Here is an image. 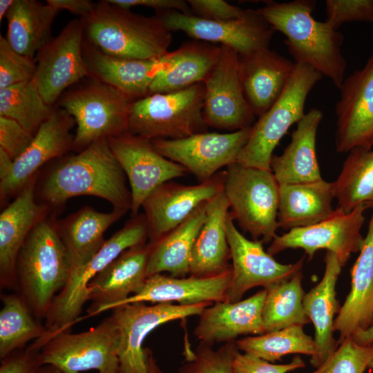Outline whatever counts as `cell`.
I'll return each instance as SVG.
<instances>
[{"mask_svg":"<svg viewBox=\"0 0 373 373\" xmlns=\"http://www.w3.org/2000/svg\"><path fill=\"white\" fill-rule=\"evenodd\" d=\"M127 181L108 140H100L75 155L57 160L38 178L35 197L52 215L68 200L79 195L104 199L113 209L127 212L132 202Z\"/></svg>","mask_w":373,"mask_h":373,"instance_id":"cell-1","label":"cell"},{"mask_svg":"<svg viewBox=\"0 0 373 373\" xmlns=\"http://www.w3.org/2000/svg\"><path fill=\"white\" fill-rule=\"evenodd\" d=\"M315 5L312 0L268 1L256 10L275 31L285 36V44L295 63L309 66L340 88L346 69L341 52L343 36L326 21L312 17Z\"/></svg>","mask_w":373,"mask_h":373,"instance_id":"cell-2","label":"cell"},{"mask_svg":"<svg viewBox=\"0 0 373 373\" xmlns=\"http://www.w3.org/2000/svg\"><path fill=\"white\" fill-rule=\"evenodd\" d=\"M56 216L48 214L31 230L17 258V291L37 318H45L71 272Z\"/></svg>","mask_w":373,"mask_h":373,"instance_id":"cell-3","label":"cell"},{"mask_svg":"<svg viewBox=\"0 0 373 373\" xmlns=\"http://www.w3.org/2000/svg\"><path fill=\"white\" fill-rule=\"evenodd\" d=\"M81 19L85 41L108 55L153 59L169 52L172 33L157 15L146 17L104 0Z\"/></svg>","mask_w":373,"mask_h":373,"instance_id":"cell-4","label":"cell"},{"mask_svg":"<svg viewBox=\"0 0 373 373\" xmlns=\"http://www.w3.org/2000/svg\"><path fill=\"white\" fill-rule=\"evenodd\" d=\"M145 216L132 217L114 233L83 267L72 272L62 290L55 297L45 320L46 332L41 339L46 342L54 336L70 332L79 321V314L88 300L90 282L124 251L148 242Z\"/></svg>","mask_w":373,"mask_h":373,"instance_id":"cell-5","label":"cell"},{"mask_svg":"<svg viewBox=\"0 0 373 373\" xmlns=\"http://www.w3.org/2000/svg\"><path fill=\"white\" fill-rule=\"evenodd\" d=\"M64 92L59 106L70 115L77 125L73 151L128 132L133 102L115 88L97 79Z\"/></svg>","mask_w":373,"mask_h":373,"instance_id":"cell-6","label":"cell"},{"mask_svg":"<svg viewBox=\"0 0 373 373\" xmlns=\"http://www.w3.org/2000/svg\"><path fill=\"white\" fill-rule=\"evenodd\" d=\"M222 188L234 222L254 240L271 242L279 228V184L271 171L235 162L223 171Z\"/></svg>","mask_w":373,"mask_h":373,"instance_id":"cell-7","label":"cell"},{"mask_svg":"<svg viewBox=\"0 0 373 373\" xmlns=\"http://www.w3.org/2000/svg\"><path fill=\"white\" fill-rule=\"evenodd\" d=\"M204 93V82H199L133 102L128 133L153 140L207 132L203 115Z\"/></svg>","mask_w":373,"mask_h":373,"instance_id":"cell-8","label":"cell"},{"mask_svg":"<svg viewBox=\"0 0 373 373\" xmlns=\"http://www.w3.org/2000/svg\"><path fill=\"white\" fill-rule=\"evenodd\" d=\"M322 77L309 66L295 63L280 97L251 126L238 163L247 167L271 170L270 162L275 148L291 126L304 117L307 95Z\"/></svg>","mask_w":373,"mask_h":373,"instance_id":"cell-9","label":"cell"},{"mask_svg":"<svg viewBox=\"0 0 373 373\" xmlns=\"http://www.w3.org/2000/svg\"><path fill=\"white\" fill-rule=\"evenodd\" d=\"M118 349L119 332L109 316L88 331L54 336L44 344L41 355L44 364L55 365L65 373H118Z\"/></svg>","mask_w":373,"mask_h":373,"instance_id":"cell-10","label":"cell"},{"mask_svg":"<svg viewBox=\"0 0 373 373\" xmlns=\"http://www.w3.org/2000/svg\"><path fill=\"white\" fill-rule=\"evenodd\" d=\"M209 303L191 305L133 303L112 309L111 317L119 332L118 373H147L145 347L147 335L169 321L200 315Z\"/></svg>","mask_w":373,"mask_h":373,"instance_id":"cell-11","label":"cell"},{"mask_svg":"<svg viewBox=\"0 0 373 373\" xmlns=\"http://www.w3.org/2000/svg\"><path fill=\"white\" fill-rule=\"evenodd\" d=\"M368 208L361 204L350 212L336 208L318 223L276 235L267 252L273 256L287 249H302L312 259L318 250L326 249L334 253L344 266L351 254L359 252L362 247L364 237L361 230Z\"/></svg>","mask_w":373,"mask_h":373,"instance_id":"cell-12","label":"cell"},{"mask_svg":"<svg viewBox=\"0 0 373 373\" xmlns=\"http://www.w3.org/2000/svg\"><path fill=\"white\" fill-rule=\"evenodd\" d=\"M84 42L83 22L74 19L37 52L33 81L48 105L53 106L66 90L89 77Z\"/></svg>","mask_w":373,"mask_h":373,"instance_id":"cell-13","label":"cell"},{"mask_svg":"<svg viewBox=\"0 0 373 373\" xmlns=\"http://www.w3.org/2000/svg\"><path fill=\"white\" fill-rule=\"evenodd\" d=\"M251 127L225 133L207 131L179 139L153 140L151 143L158 153L184 166L202 182L211 179L220 169L237 162Z\"/></svg>","mask_w":373,"mask_h":373,"instance_id":"cell-14","label":"cell"},{"mask_svg":"<svg viewBox=\"0 0 373 373\" xmlns=\"http://www.w3.org/2000/svg\"><path fill=\"white\" fill-rule=\"evenodd\" d=\"M156 15L171 32L182 31L194 40L220 44L239 55L269 48L275 32L256 10L251 9L243 17L227 21L203 19L177 10Z\"/></svg>","mask_w":373,"mask_h":373,"instance_id":"cell-15","label":"cell"},{"mask_svg":"<svg viewBox=\"0 0 373 373\" xmlns=\"http://www.w3.org/2000/svg\"><path fill=\"white\" fill-rule=\"evenodd\" d=\"M203 82V115L209 127L234 132L254 124L256 116L243 92L236 51L220 46L218 59Z\"/></svg>","mask_w":373,"mask_h":373,"instance_id":"cell-16","label":"cell"},{"mask_svg":"<svg viewBox=\"0 0 373 373\" xmlns=\"http://www.w3.org/2000/svg\"><path fill=\"white\" fill-rule=\"evenodd\" d=\"M108 142L129 184L131 217L138 215L144 200L157 186L189 173L158 153L151 140L144 137L126 132Z\"/></svg>","mask_w":373,"mask_h":373,"instance_id":"cell-17","label":"cell"},{"mask_svg":"<svg viewBox=\"0 0 373 373\" xmlns=\"http://www.w3.org/2000/svg\"><path fill=\"white\" fill-rule=\"evenodd\" d=\"M226 233L232 260L227 302L240 300L245 293L251 288L262 286L265 289L288 280L303 268L304 257L291 264L277 262L264 250L260 240H249L238 230L229 212L226 221Z\"/></svg>","mask_w":373,"mask_h":373,"instance_id":"cell-18","label":"cell"},{"mask_svg":"<svg viewBox=\"0 0 373 373\" xmlns=\"http://www.w3.org/2000/svg\"><path fill=\"white\" fill-rule=\"evenodd\" d=\"M75 124L73 117L64 108H54L28 148L15 160L10 173L0 180L1 207L15 198L44 164L73 150L75 135L70 131Z\"/></svg>","mask_w":373,"mask_h":373,"instance_id":"cell-19","label":"cell"},{"mask_svg":"<svg viewBox=\"0 0 373 373\" xmlns=\"http://www.w3.org/2000/svg\"><path fill=\"white\" fill-rule=\"evenodd\" d=\"M336 106L335 146L338 153L373 147V55L344 79Z\"/></svg>","mask_w":373,"mask_h":373,"instance_id":"cell-20","label":"cell"},{"mask_svg":"<svg viewBox=\"0 0 373 373\" xmlns=\"http://www.w3.org/2000/svg\"><path fill=\"white\" fill-rule=\"evenodd\" d=\"M223 171L195 185L166 182L144 200L148 242H154L185 221L201 204L214 198L222 189Z\"/></svg>","mask_w":373,"mask_h":373,"instance_id":"cell-21","label":"cell"},{"mask_svg":"<svg viewBox=\"0 0 373 373\" xmlns=\"http://www.w3.org/2000/svg\"><path fill=\"white\" fill-rule=\"evenodd\" d=\"M41 172V171H40ZM39 172L0 214V286L17 291L16 262L18 254L33 227L50 214L37 202L35 187Z\"/></svg>","mask_w":373,"mask_h":373,"instance_id":"cell-22","label":"cell"},{"mask_svg":"<svg viewBox=\"0 0 373 373\" xmlns=\"http://www.w3.org/2000/svg\"><path fill=\"white\" fill-rule=\"evenodd\" d=\"M150 251L149 242L124 251L90 282L88 300L92 304L86 317L112 309L142 289L147 278Z\"/></svg>","mask_w":373,"mask_h":373,"instance_id":"cell-23","label":"cell"},{"mask_svg":"<svg viewBox=\"0 0 373 373\" xmlns=\"http://www.w3.org/2000/svg\"><path fill=\"white\" fill-rule=\"evenodd\" d=\"M83 51L89 77L115 88L132 102L149 95L156 76L175 61L174 51L153 59L115 57L103 53L85 39Z\"/></svg>","mask_w":373,"mask_h":373,"instance_id":"cell-24","label":"cell"},{"mask_svg":"<svg viewBox=\"0 0 373 373\" xmlns=\"http://www.w3.org/2000/svg\"><path fill=\"white\" fill-rule=\"evenodd\" d=\"M266 294L263 289L242 300L216 302L205 307L195 336L200 342L213 345L235 341L240 335L265 334L262 312Z\"/></svg>","mask_w":373,"mask_h":373,"instance_id":"cell-25","label":"cell"},{"mask_svg":"<svg viewBox=\"0 0 373 373\" xmlns=\"http://www.w3.org/2000/svg\"><path fill=\"white\" fill-rule=\"evenodd\" d=\"M294 66L295 63L269 48L239 55L243 92L256 117L264 114L278 99Z\"/></svg>","mask_w":373,"mask_h":373,"instance_id":"cell-26","label":"cell"},{"mask_svg":"<svg viewBox=\"0 0 373 373\" xmlns=\"http://www.w3.org/2000/svg\"><path fill=\"white\" fill-rule=\"evenodd\" d=\"M231 280V269L212 277L177 278L157 274L146 278L142 289L116 307L128 303L150 302L191 305L225 301Z\"/></svg>","mask_w":373,"mask_h":373,"instance_id":"cell-27","label":"cell"},{"mask_svg":"<svg viewBox=\"0 0 373 373\" xmlns=\"http://www.w3.org/2000/svg\"><path fill=\"white\" fill-rule=\"evenodd\" d=\"M351 289L334 320L338 345L347 337L373 327V208L359 255L351 268Z\"/></svg>","mask_w":373,"mask_h":373,"instance_id":"cell-28","label":"cell"},{"mask_svg":"<svg viewBox=\"0 0 373 373\" xmlns=\"http://www.w3.org/2000/svg\"><path fill=\"white\" fill-rule=\"evenodd\" d=\"M325 271L321 280L303 298L306 316L314 327L315 354L310 363L319 367L338 347L334 338V316L338 312V301L336 296V285L342 265L337 256L326 251L324 258Z\"/></svg>","mask_w":373,"mask_h":373,"instance_id":"cell-29","label":"cell"},{"mask_svg":"<svg viewBox=\"0 0 373 373\" xmlns=\"http://www.w3.org/2000/svg\"><path fill=\"white\" fill-rule=\"evenodd\" d=\"M323 117L321 110L311 108L296 124L283 153L272 155L270 169L279 185L323 179L316 150L317 131Z\"/></svg>","mask_w":373,"mask_h":373,"instance_id":"cell-30","label":"cell"},{"mask_svg":"<svg viewBox=\"0 0 373 373\" xmlns=\"http://www.w3.org/2000/svg\"><path fill=\"white\" fill-rule=\"evenodd\" d=\"M229 212L223 188L207 202L206 220L195 241L190 261V276L212 277L231 269L226 233Z\"/></svg>","mask_w":373,"mask_h":373,"instance_id":"cell-31","label":"cell"},{"mask_svg":"<svg viewBox=\"0 0 373 373\" xmlns=\"http://www.w3.org/2000/svg\"><path fill=\"white\" fill-rule=\"evenodd\" d=\"M126 213L113 209L110 212H100L84 206L56 220L57 231L70 256V274L91 259L104 244L107 229Z\"/></svg>","mask_w":373,"mask_h":373,"instance_id":"cell-32","label":"cell"},{"mask_svg":"<svg viewBox=\"0 0 373 373\" xmlns=\"http://www.w3.org/2000/svg\"><path fill=\"white\" fill-rule=\"evenodd\" d=\"M333 182L323 179L312 182L279 185L278 227L289 231L318 223L335 209Z\"/></svg>","mask_w":373,"mask_h":373,"instance_id":"cell-33","label":"cell"},{"mask_svg":"<svg viewBox=\"0 0 373 373\" xmlns=\"http://www.w3.org/2000/svg\"><path fill=\"white\" fill-rule=\"evenodd\" d=\"M207 202L198 207L180 225L154 242H149L147 278L163 272L173 277L184 278L190 273L191 252L206 220Z\"/></svg>","mask_w":373,"mask_h":373,"instance_id":"cell-34","label":"cell"},{"mask_svg":"<svg viewBox=\"0 0 373 373\" xmlns=\"http://www.w3.org/2000/svg\"><path fill=\"white\" fill-rule=\"evenodd\" d=\"M59 12L48 3L15 0L6 16V39L18 53L35 58L39 50L52 39L51 29Z\"/></svg>","mask_w":373,"mask_h":373,"instance_id":"cell-35","label":"cell"},{"mask_svg":"<svg viewBox=\"0 0 373 373\" xmlns=\"http://www.w3.org/2000/svg\"><path fill=\"white\" fill-rule=\"evenodd\" d=\"M220 46L194 40L175 52L173 65L161 71L149 88V95L176 91L203 82L216 64Z\"/></svg>","mask_w":373,"mask_h":373,"instance_id":"cell-36","label":"cell"},{"mask_svg":"<svg viewBox=\"0 0 373 373\" xmlns=\"http://www.w3.org/2000/svg\"><path fill=\"white\" fill-rule=\"evenodd\" d=\"M337 208L350 212L361 204L373 208V149L349 151L341 171L333 182Z\"/></svg>","mask_w":373,"mask_h":373,"instance_id":"cell-37","label":"cell"},{"mask_svg":"<svg viewBox=\"0 0 373 373\" xmlns=\"http://www.w3.org/2000/svg\"><path fill=\"white\" fill-rule=\"evenodd\" d=\"M301 271L288 280L269 286L262 308V318L265 332L310 322L303 307L305 294L302 287Z\"/></svg>","mask_w":373,"mask_h":373,"instance_id":"cell-38","label":"cell"},{"mask_svg":"<svg viewBox=\"0 0 373 373\" xmlns=\"http://www.w3.org/2000/svg\"><path fill=\"white\" fill-rule=\"evenodd\" d=\"M2 307L0 311V358L25 345L44 336L46 332L26 301L18 292L1 294Z\"/></svg>","mask_w":373,"mask_h":373,"instance_id":"cell-39","label":"cell"},{"mask_svg":"<svg viewBox=\"0 0 373 373\" xmlns=\"http://www.w3.org/2000/svg\"><path fill=\"white\" fill-rule=\"evenodd\" d=\"M236 343L240 351L271 363L291 354H305L312 357L316 352L314 338L307 335L304 332L303 326L300 325L256 336L244 337L236 341Z\"/></svg>","mask_w":373,"mask_h":373,"instance_id":"cell-40","label":"cell"},{"mask_svg":"<svg viewBox=\"0 0 373 373\" xmlns=\"http://www.w3.org/2000/svg\"><path fill=\"white\" fill-rule=\"evenodd\" d=\"M54 108L44 101L33 79L0 89V116L17 121L33 135Z\"/></svg>","mask_w":373,"mask_h":373,"instance_id":"cell-41","label":"cell"},{"mask_svg":"<svg viewBox=\"0 0 373 373\" xmlns=\"http://www.w3.org/2000/svg\"><path fill=\"white\" fill-rule=\"evenodd\" d=\"M213 345L201 343L186 355L178 373H234L233 361L240 351L236 341L224 343L214 350Z\"/></svg>","mask_w":373,"mask_h":373,"instance_id":"cell-42","label":"cell"},{"mask_svg":"<svg viewBox=\"0 0 373 373\" xmlns=\"http://www.w3.org/2000/svg\"><path fill=\"white\" fill-rule=\"evenodd\" d=\"M336 350L311 373H364L373 355L370 345L356 342L347 337Z\"/></svg>","mask_w":373,"mask_h":373,"instance_id":"cell-43","label":"cell"},{"mask_svg":"<svg viewBox=\"0 0 373 373\" xmlns=\"http://www.w3.org/2000/svg\"><path fill=\"white\" fill-rule=\"evenodd\" d=\"M35 58L16 52L6 37H0V89L32 80L36 73Z\"/></svg>","mask_w":373,"mask_h":373,"instance_id":"cell-44","label":"cell"},{"mask_svg":"<svg viewBox=\"0 0 373 373\" xmlns=\"http://www.w3.org/2000/svg\"><path fill=\"white\" fill-rule=\"evenodd\" d=\"M326 22L337 29L345 22H373V0H326Z\"/></svg>","mask_w":373,"mask_h":373,"instance_id":"cell-45","label":"cell"},{"mask_svg":"<svg viewBox=\"0 0 373 373\" xmlns=\"http://www.w3.org/2000/svg\"><path fill=\"white\" fill-rule=\"evenodd\" d=\"M33 137L17 121L0 116V149L14 160L25 152Z\"/></svg>","mask_w":373,"mask_h":373,"instance_id":"cell-46","label":"cell"},{"mask_svg":"<svg viewBox=\"0 0 373 373\" xmlns=\"http://www.w3.org/2000/svg\"><path fill=\"white\" fill-rule=\"evenodd\" d=\"M234 373H288L305 367L300 356L285 364H274L254 355L239 351L233 361Z\"/></svg>","mask_w":373,"mask_h":373,"instance_id":"cell-47","label":"cell"},{"mask_svg":"<svg viewBox=\"0 0 373 373\" xmlns=\"http://www.w3.org/2000/svg\"><path fill=\"white\" fill-rule=\"evenodd\" d=\"M191 14L200 18L227 21L245 17L248 9L231 5L222 0H188Z\"/></svg>","mask_w":373,"mask_h":373,"instance_id":"cell-48","label":"cell"},{"mask_svg":"<svg viewBox=\"0 0 373 373\" xmlns=\"http://www.w3.org/2000/svg\"><path fill=\"white\" fill-rule=\"evenodd\" d=\"M43 365L41 350L31 343L1 358L0 373H35Z\"/></svg>","mask_w":373,"mask_h":373,"instance_id":"cell-49","label":"cell"},{"mask_svg":"<svg viewBox=\"0 0 373 373\" xmlns=\"http://www.w3.org/2000/svg\"><path fill=\"white\" fill-rule=\"evenodd\" d=\"M114 5L126 9L134 6H145L154 9L157 14L169 10H177L184 14H191L186 1L183 0H108Z\"/></svg>","mask_w":373,"mask_h":373,"instance_id":"cell-50","label":"cell"},{"mask_svg":"<svg viewBox=\"0 0 373 373\" xmlns=\"http://www.w3.org/2000/svg\"><path fill=\"white\" fill-rule=\"evenodd\" d=\"M46 3L60 11L65 10L83 19L94 10L96 3L90 0H47Z\"/></svg>","mask_w":373,"mask_h":373,"instance_id":"cell-51","label":"cell"},{"mask_svg":"<svg viewBox=\"0 0 373 373\" xmlns=\"http://www.w3.org/2000/svg\"><path fill=\"white\" fill-rule=\"evenodd\" d=\"M15 160L0 149V180L5 179L11 172Z\"/></svg>","mask_w":373,"mask_h":373,"instance_id":"cell-52","label":"cell"},{"mask_svg":"<svg viewBox=\"0 0 373 373\" xmlns=\"http://www.w3.org/2000/svg\"><path fill=\"white\" fill-rule=\"evenodd\" d=\"M352 337L361 345H370L373 343V327L365 330L359 331Z\"/></svg>","mask_w":373,"mask_h":373,"instance_id":"cell-53","label":"cell"},{"mask_svg":"<svg viewBox=\"0 0 373 373\" xmlns=\"http://www.w3.org/2000/svg\"><path fill=\"white\" fill-rule=\"evenodd\" d=\"M145 353L147 363V373H164L160 367L157 365L152 351L145 347Z\"/></svg>","mask_w":373,"mask_h":373,"instance_id":"cell-54","label":"cell"},{"mask_svg":"<svg viewBox=\"0 0 373 373\" xmlns=\"http://www.w3.org/2000/svg\"><path fill=\"white\" fill-rule=\"evenodd\" d=\"M15 0H1L0 1V21L6 17L7 13L13 5Z\"/></svg>","mask_w":373,"mask_h":373,"instance_id":"cell-55","label":"cell"},{"mask_svg":"<svg viewBox=\"0 0 373 373\" xmlns=\"http://www.w3.org/2000/svg\"><path fill=\"white\" fill-rule=\"evenodd\" d=\"M35 373H65L61 369L57 367L50 365V364H44L41 366Z\"/></svg>","mask_w":373,"mask_h":373,"instance_id":"cell-56","label":"cell"},{"mask_svg":"<svg viewBox=\"0 0 373 373\" xmlns=\"http://www.w3.org/2000/svg\"><path fill=\"white\" fill-rule=\"evenodd\" d=\"M371 346L372 347V350H373V343L371 344ZM368 368H370L373 370V355L372 356V358L369 363V365H368Z\"/></svg>","mask_w":373,"mask_h":373,"instance_id":"cell-57","label":"cell"}]
</instances>
